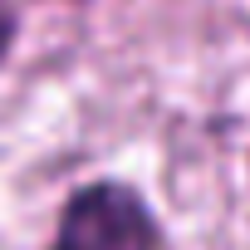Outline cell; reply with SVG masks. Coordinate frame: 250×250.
I'll list each match as a JSON object with an SVG mask.
<instances>
[{
  "mask_svg": "<svg viewBox=\"0 0 250 250\" xmlns=\"http://www.w3.org/2000/svg\"><path fill=\"white\" fill-rule=\"evenodd\" d=\"M49 250H162V230L138 187L88 182L64 201Z\"/></svg>",
  "mask_w": 250,
  "mask_h": 250,
  "instance_id": "6da1fadb",
  "label": "cell"
},
{
  "mask_svg": "<svg viewBox=\"0 0 250 250\" xmlns=\"http://www.w3.org/2000/svg\"><path fill=\"white\" fill-rule=\"evenodd\" d=\"M10 49H15V20H10V10H0V64H5Z\"/></svg>",
  "mask_w": 250,
  "mask_h": 250,
  "instance_id": "7a4b0ae2",
  "label": "cell"
}]
</instances>
